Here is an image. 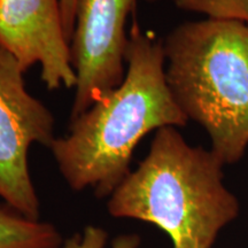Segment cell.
<instances>
[{
    "label": "cell",
    "mask_w": 248,
    "mask_h": 248,
    "mask_svg": "<svg viewBox=\"0 0 248 248\" xmlns=\"http://www.w3.org/2000/svg\"><path fill=\"white\" fill-rule=\"evenodd\" d=\"M147 2H155V1H157V0H146Z\"/></svg>",
    "instance_id": "obj_11"
},
{
    "label": "cell",
    "mask_w": 248,
    "mask_h": 248,
    "mask_svg": "<svg viewBox=\"0 0 248 248\" xmlns=\"http://www.w3.org/2000/svg\"><path fill=\"white\" fill-rule=\"evenodd\" d=\"M136 0H77L70 48L77 75L70 120L121 84L125 75L126 21Z\"/></svg>",
    "instance_id": "obj_5"
},
{
    "label": "cell",
    "mask_w": 248,
    "mask_h": 248,
    "mask_svg": "<svg viewBox=\"0 0 248 248\" xmlns=\"http://www.w3.org/2000/svg\"><path fill=\"white\" fill-rule=\"evenodd\" d=\"M63 238L53 224L0 207V248H60Z\"/></svg>",
    "instance_id": "obj_7"
},
{
    "label": "cell",
    "mask_w": 248,
    "mask_h": 248,
    "mask_svg": "<svg viewBox=\"0 0 248 248\" xmlns=\"http://www.w3.org/2000/svg\"><path fill=\"white\" fill-rule=\"evenodd\" d=\"M125 66L121 84L70 120L67 135L49 147L73 191L91 188L95 197L109 198L131 171L133 152L145 136L188 122L167 82L163 42L137 22L129 31Z\"/></svg>",
    "instance_id": "obj_1"
},
{
    "label": "cell",
    "mask_w": 248,
    "mask_h": 248,
    "mask_svg": "<svg viewBox=\"0 0 248 248\" xmlns=\"http://www.w3.org/2000/svg\"><path fill=\"white\" fill-rule=\"evenodd\" d=\"M77 0H60L62 22L67 38L71 42V37L75 28V15H76Z\"/></svg>",
    "instance_id": "obj_10"
},
{
    "label": "cell",
    "mask_w": 248,
    "mask_h": 248,
    "mask_svg": "<svg viewBox=\"0 0 248 248\" xmlns=\"http://www.w3.org/2000/svg\"><path fill=\"white\" fill-rule=\"evenodd\" d=\"M176 7L204 14L208 18L248 23V0H175Z\"/></svg>",
    "instance_id": "obj_8"
},
{
    "label": "cell",
    "mask_w": 248,
    "mask_h": 248,
    "mask_svg": "<svg viewBox=\"0 0 248 248\" xmlns=\"http://www.w3.org/2000/svg\"><path fill=\"white\" fill-rule=\"evenodd\" d=\"M24 73L0 44V198L22 215L39 219V198L28 154L32 144L51 147L57 138L55 120L27 90Z\"/></svg>",
    "instance_id": "obj_4"
},
{
    "label": "cell",
    "mask_w": 248,
    "mask_h": 248,
    "mask_svg": "<svg viewBox=\"0 0 248 248\" xmlns=\"http://www.w3.org/2000/svg\"><path fill=\"white\" fill-rule=\"evenodd\" d=\"M223 167L212 150L192 146L175 126L161 128L145 159L109 195L107 210L157 226L172 248H212L240 213Z\"/></svg>",
    "instance_id": "obj_2"
},
{
    "label": "cell",
    "mask_w": 248,
    "mask_h": 248,
    "mask_svg": "<svg viewBox=\"0 0 248 248\" xmlns=\"http://www.w3.org/2000/svg\"><path fill=\"white\" fill-rule=\"evenodd\" d=\"M0 44L24 71L39 64L49 91L75 89L77 75L60 0H0Z\"/></svg>",
    "instance_id": "obj_6"
},
{
    "label": "cell",
    "mask_w": 248,
    "mask_h": 248,
    "mask_svg": "<svg viewBox=\"0 0 248 248\" xmlns=\"http://www.w3.org/2000/svg\"><path fill=\"white\" fill-rule=\"evenodd\" d=\"M167 82L212 151L233 164L248 146V23L206 18L181 23L163 40Z\"/></svg>",
    "instance_id": "obj_3"
},
{
    "label": "cell",
    "mask_w": 248,
    "mask_h": 248,
    "mask_svg": "<svg viewBox=\"0 0 248 248\" xmlns=\"http://www.w3.org/2000/svg\"><path fill=\"white\" fill-rule=\"evenodd\" d=\"M108 241V232L100 226L88 225L84 230L75 233L63 241L60 248H105ZM138 234H121L111 241V248H139Z\"/></svg>",
    "instance_id": "obj_9"
}]
</instances>
